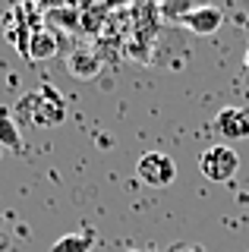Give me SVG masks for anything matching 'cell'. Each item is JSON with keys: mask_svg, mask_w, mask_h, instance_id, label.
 Segmentation results:
<instances>
[{"mask_svg": "<svg viewBox=\"0 0 249 252\" xmlns=\"http://www.w3.org/2000/svg\"><path fill=\"white\" fill-rule=\"evenodd\" d=\"M19 120L35 129H51L66 120V98L54 85H38L19 101Z\"/></svg>", "mask_w": 249, "mask_h": 252, "instance_id": "cell-1", "label": "cell"}, {"mask_svg": "<svg viewBox=\"0 0 249 252\" xmlns=\"http://www.w3.org/2000/svg\"><path fill=\"white\" fill-rule=\"evenodd\" d=\"M199 170H202V177H208L212 183H227V180L237 177V170H240V155L233 152L227 142L212 145V148H205V152L199 155Z\"/></svg>", "mask_w": 249, "mask_h": 252, "instance_id": "cell-2", "label": "cell"}, {"mask_svg": "<svg viewBox=\"0 0 249 252\" xmlns=\"http://www.w3.org/2000/svg\"><path fill=\"white\" fill-rule=\"evenodd\" d=\"M136 177L152 189H164L177 180V161L164 152H145L136 164Z\"/></svg>", "mask_w": 249, "mask_h": 252, "instance_id": "cell-3", "label": "cell"}, {"mask_svg": "<svg viewBox=\"0 0 249 252\" xmlns=\"http://www.w3.org/2000/svg\"><path fill=\"white\" fill-rule=\"evenodd\" d=\"M215 129L224 142H240V139H249V110L246 107H224L218 110L215 117Z\"/></svg>", "mask_w": 249, "mask_h": 252, "instance_id": "cell-4", "label": "cell"}, {"mask_svg": "<svg viewBox=\"0 0 249 252\" xmlns=\"http://www.w3.org/2000/svg\"><path fill=\"white\" fill-rule=\"evenodd\" d=\"M183 26L192 32V35H215L218 29L224 26V13L218 6H192L189 13H183Z\"/></svg>", "mask_w": 249, "mask_h": 252, "instance_id": "cell-5", "label": "cell"}, {"mask_svg": "<svg viewBox=\"0 0 249 252\" xmlns=\"http://www.w3.org/2000/svg\"><path fill=\"white\" fill-rule=\"evenodd\" d=\"M57 54V38L51 29H35L29 35V57L32 60H51Z\"/></svg>", "mask_w": 249, "mask_h": 252, "instance_id": "cell-6", "label": "cell"}, {"mask_svg": "<svg viewBox=\"0 0 249 252\" xmlns=\"http://www.w3.org/2000/svg\"><path fill=\"white\" fill-rule=\"evenodd\" d=\"M95 249V233L82 230V233H66L57 243H51V252H92Z\"/></svg>", "mask_w": 249, "mask_h": 252, "instance_id": "cell-7", "label": "cell"}, {"mask_svg": "<svg viewBox=\"0 0 249 252\" xmlns=\"http://www.w3.org/2000/svg\"><path fill=\"white\" fill-rule=\"evenodd\" d=\"M0 145L10 148V152H19L22 136H19V123L13 117L10 107H0Z\"/></svg>", "mask_w": 249, "mask_h": 252, "instance_id": "cell-8", "label": "cell"}, {"mask_svg": "<svg viewBox=\"0 0 249 252\" xmlns=\"http://www.w3.org/2000/svg\"><path fill=\"white\" fill-rule=\"evenodd\" d=\"M69 69H73L79 79H92V76L98 73V60L92 57L89 51H76L73 57H69Z\"/></svg>", "mask_w": 249, "mask_h": 252, "instance_id": "cell-9", "label": "cell"}, {"mask_svg": "<svg viewBox=\"0 0 249 252\" xmlns=\"http://www.w3.org/2000/svg\"><path fill=\"white\" fill-rule=\"evenodd\" d=\"M164 252H208L202 243H174V246H167Z\"/></svg>", "mask_w": 249, "mask_h": 252, "instance_id": "cell-10", "label": "cell"}, {"mask_svg": "<svg viewBox=\"0 0 249 252\" xmlns=\"http://www.w3.org/2000/svg\"><path fill=\"white\" fill-rule=\"evenodd\" d=\"M126 252H145V249H126Z\"/></svg>", "mask_w": 249, "mask_h": 252, "instance_id": "cell-11", "label": "cell"}]
</instances>
